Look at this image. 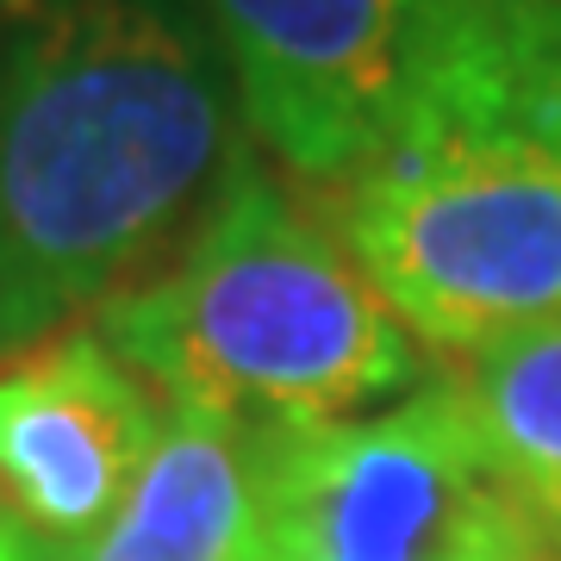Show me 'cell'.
<instances>
[{
    "label": "cell",
    "mask_w": 561,
    "mask_h": 561,
    "mask_svg": "<svg viewBox=\"0 0 561 561\" xmlns=\"http://www.w3.org/2000/svg\"><path fill=\"white\" fill-rule=\"evenodd\" d=\"M238 150L219 57L169 0H0V362L157 275Z\"/></svg>",
    "instance_id": "obj_1"
},
{
    "label": "cell",
    "mask_w": 561,
    "mask_h": 561,
    "mask_svg": "<svg viewBox=\"0 0 561 561\" xmlns=\"http://www.w3.org/2000/svg\"><path fill=\"white\" fill-rule=\"evenodd\" d=\"M88 324L169 405L231 424L362 419L387 393L424 387V350L331 213L280 187L250 144L194 238Z\"/></svg>",
    "instance_id": "obj_2"
},
{
    "label": "cell",
    "mask_w": 561,
    "mask_h": 561,
    "mask_svg": "<svg viewBox=\"0 0 561 561\" xmlns=\"http://www.w3.org/2000/svg\"><path fill=\"white\" fill-rule=\"evenodd\" d=\"M337 238L431 356L561 319V150L505 113H419L337 187Z\"/></svg>",
    "instance_id": "obj_3"
},
{
    "label": "cell",
    "mask_w": 561,
    "mask_h": 561,
    "mask_svg": "<svg viewBox=\"0 0 561 561\" xmlns=\"http://www.w3.org/2000/svg\"><path fill=\"white\" fill-rule=\"evenodd\" d=\"M256 481L268 561H561L443 381L362 419L256 424Z\"/></svg>",
    "instance_id": "obj_4"
},
{
    "label": "cell",
    "mask_w": 561,
    "mask_h": 561,
    "mask_svg": "<svg viewBox=\"0 0 561 561\" xmlns=\"http://www.w3.org/2000/svg\"><path fill=\"white\" fill-rule=\"evenodd\" d=\"M243 125L306 187H343L400 131L449 0H201Z\"/></svg>",
    "instance_id": "obj_5"
},
{
    "label": "cell",
    "mask_w": 561,
    "mask_h": 561,
    "mask_svg": "<svg viewBox=\"0 0 561 561\" xmlns=\"http://www.w3.org/2000/svg\"><path fill=\"white\" fill-rule=\"evenodd\" d=\"M162 412L88 324L0 362V493L44 542L88 549L157 449Z\"/></svg>",
    "instance_id": "obj_6"
},
{
    "label": "cell",
    "mask_w": 561,
    "mask_h": 561,
    "mask_svg": "<svg viewBox=\"0 0 561 561\" xmlns=\"http://www.w3.org/2000/svg\"><path fill=\"white\" fill-rule=\"evenodd\" d=\"M88 561H256L262 481L256 424L169 405L157 449L101 537L76 549Z\"/></svg>",
    "instance_id": "obj_7"
},
{
    "label": "cell",
    "mask_w": 561,
    "mask_h": 561,
    "mask_svg": "<svg viewBox=\"0 0 561 561\" xmlns=\"http://www.w3.org/2000/svg\"><path fill=\"white\" fill-rule=\"evenodd\" d=\"M437 381L468 412L500 481L561 542V319L449 356Z\"/></svg>",
    "instance_id": "obj_8"
},
{
    "label": "cell",
    "mask_w": 561,
    "mask_h": 561,
    "mask_svg": "<svg viewBox=\"0 0 561 561\" xmlns=\"http://www.w3.org/2000/svg\"><path fill=\"white\" fill-rule=\"evenodd\" d=\"M512 113L561 150V0H524L512 38Z\"/></svg>",
    "instance_id": "obj_9"
},
{
    "label": "cell",
    "mask_w": 561,
    "mask_h": 561,
    "mask_svg": "<svg viewBox=\"0 0 561 561\" xmlns=\"http://www.w3.org/2000/svg\"><path fill=\"white\" fill-rule=\"evenodd\" d=\"M32 537H38V530H32V524L13 512V500L0 493V561H20V549H25Z\"/></svg>",
    "instance_id": "obj_10"
},
{
    "label": "cell",
    "mask_w": 561,
    "mask_h": 561,
    "mask_svg": "<svg viewBox=\"0 0 561 561\" xmlns=\"http://www.w3.org/2000/svg\"><path fill=\"white\" fill-rule=\"evenodd\" d=\"M20 561H88V556H76V549H62V542H44V537H32L20 549Z\"/></svg>",
    "instance_id": "obj_11"
},
{
    "label": "cell",
    "mask_w": 561,
    "mask_h": 561,
    "mask_svg": "<svg viewBox=\"0 0 561 561\" xmlns=\"http://www.w3.org/2000/svg\"><path fill=\"white\" fill-rule=\"evenodd\" d=\"M256 561H268V556H256Z\"/></svg>",
    "instance_id": "obj_12"
}]
</instances>
